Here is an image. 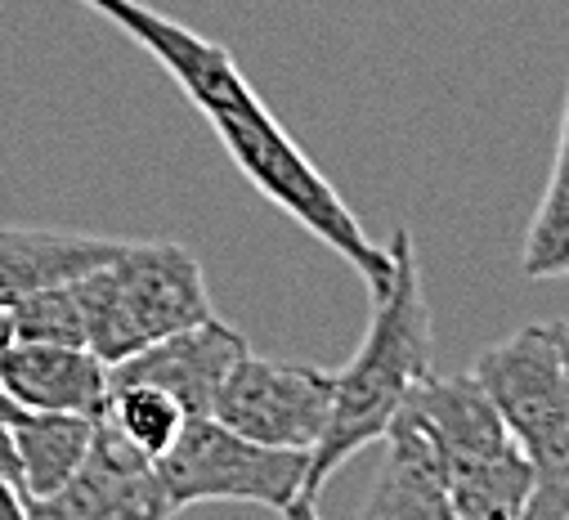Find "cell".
Segmentation results:
<instances>
[{"mask_svg": "<svg viewBox=\"0 0 569 520\" xmlns=\"http://www.w3.org/2000/svg\"><path fill=\"white\" fill-rule=\"evenodd\" d=\"M381 467L363 502L368 520H453L449 480L436 440L412 413H395L381 436Z\"/></svg>", "mask_w": 569, "mask_h": 520, "instance_id": "obj_11", "label": "cell"}, {"mask_svg": "<svg viewBox=\"0 0 569 520\" xmlns=\"http://www.w3.org/2000/svg\"><path fill=\"white\" fill-rule=\"evenodd\" d=\"M471 377L533 462L529 520L569 516V319L529 323L489 346Z\"/></svg>", "mask_w": 569, "mask_h": 520, "instance_id": "obj_3", "label": "cell"}, {"mask_svg": "<svg viewBox=\"0 0 569 520\" xmlns=\"http://www.w3.org/2000/svg\"><path fill=\"white\" fill-rule=\"evenodd\" d=\"M10 341H14V323H10V306H0V354L10 350Z\"/></svg>", "mask_w": 569, "mask_h": 520, "instance_id": "obj_19", "label": "cell"}, {"mask_svg": "<svg viewBox=\"0 0 569 520\" xmlns=\"http://www.w3.org/2000/svg\"><path fill=\"white\" fill-rule=\"evenodd\" d=\"M99 418L153 462L180 440V431L189 422V413L176 396H167V390H158V386H144V381L108 386V400H103Z\"/></svg>", "mask_w": 569, "mask_h": 520, "instance_id": "obj_14", "label": "cell"}, {"mask_svg": "<svg viewBox=\"0 0 569 520\" xmlns=\"http://www.w3.org/2000/svg\"><path fill=\"white\" fill-rule=\"evenodd\" d=\"M0 390L14 400V409L94 418L108 400V363L86 346L10 341V350L0 354Z\"/></svg>", "mask_w": 569, "mask_h": 520, "instance_id": "obj_10", "label": "cell"}, {"mask_svg": "<svg viewBox=\"0 0 569 520\" xmlns=\"http://www.w3.org/2000/svg\"><path fill=\"white\" fill-rule=\"evenodd\" d=\"M0 480H10V484L23 493V476H19V449H14L10 418H0Z\"/></svg>", "mask_w": 569, "mask_h": 520, "instance_id": "obj_17", "label": "cell"}, {"mask_svg": "<svg viewBox=\"0 0 569 520\" xmlns=\"http://www.w3.org/2000/svg\"><path fill=\"white\" fill-rule=\"evenodd\" d=\"M332 413V372L315 363H282L242 354L220 396L211 404V418L233 427L238 436L273 449H315Z\"/></svg>", "mask_w": 569, "mask_h": 520, "instance_id": "obj_6", "label": "cell"}, {"mask_svg": "<svg viewBox=\"0 0 569 520\" xmlns=\"http://www.w3.org/2000/svg\"><path fill=\"white\" fill-rule=\"evenodd\" d=\"M126 238L77 233V229H23L0 224V306H14L19 297L81 279L99 270L103 260L121 251Z\"/></svg>", "mask_w": 569, "mask_h": 520, "instance_id": "obj_12", "label": "cell"}, {"mask_svg": "<svg viewBox=\"0 0 569 520\" xmlns=\"http://www.w3.org/2000/svg\"><path fill=\"white\" fill-rule=\"evenodd\" d=\"M10 323H14V341L86 346V328H81V310H77L72 279L19 297V301L10 306Z\"/></svg>", "mask_w": 569, "mask_h": 520, "instance_id": "obj_15", "label": "cell"}, {"mask_svg": "<svg viewBox=\"0 0 569 520\" xmlns=\"http://www.w3.org/2000/svg\"><path fill=\"white\" fill-rule=\"evenodd\" d=\"M0 520H28V498L10 480H0Z\"/></svg>", "mask_w": 569, "mask_h": 520, "instance_id": "obj_18", "label": "cell"}, {"mask_svg": "<svg viewBox=\"0 0 569 520\" xmlns=\"http://www.w3.org/2000/svg\"><path fill=\"white\" fill-rule=\"evenodd\" d=\"M242 354H247L242 332H233L229 323H220L211 314L202 323L167 332V337L149 341L144 350H134L130 359L112 363L108 368V386H117V381L158 386V390H167V396H176L184 404L189 418H198V413H211L229 368Z\"/></svg>", "mask_w": 569, "mask_h": 520, "instance_id": "obj_9", "label": "cell"}, {"mask_svg": "<svg viewBox=\"0 0 569 520\" xmlns=\"http://www.w3.org/2000/svg\"><path fill=\"white\" fill-rule=\"evenodd\" d=\"M176 516L158 480V462L139 453L94 413V440L72 480L32 502L28 520H162Z\"/></svg>", "mask_w": 569, "mask_h": 520, "instance_id": "obj_7", "label": "cell"}, {"mask_svg": "<svg viewBox=\"0 0 569 520\" xmlns=\"http://www.w3.org/2000/svg\"><path fill=\"white\" fill-rule=\"evenodd\" d=\"M399 409L426 427L445 458L453 520H520L529 511L538 484L533 462L471 372H431L408 390Z\"/></svg>", "mask_w": 569, "mask_h": 520, "instance_id": "obj_4", "label": "cell"}, {"mask_svg": "<svg viewBox=\"0 0 569 520\" xmlns=\"http://www.w3.org/2000/svg\"><path fill=\"white\" fill-rule=\"evenodd\" d=\"M10 431H14V449H19L23 498L32 507V502L59 493L72 480V471L90 453L94 418H86V413H32V409H19L10 418Z\"/></svg>", "mask_w": 569, "mask_h": 520, "instance_id": "obj_13", "label": "cell"}, {"mask_svg": "<svg viewBox=\"0 0 569 520\" xmlns=\"http://www.w3.org/2000/svg\"><path fill=\"white\" fill-rule=\"evenodd\" d=\"M14 413H19V409H14V400L6 396V390H0V418H14Z\"/></svg>", "mask_w": 569, "mask_h": 520, "instance_id": "obj_20", "label": "cell"}, {"mask_svg": "<svg viewBox=\"0 0 569 520\" xmlns=\"http://www.w3.org/2000/svg\"><path fill=\"white\" fill-rule=\"evenodd\" d=\"M306 449L256 444L220 418L198 413L158 458V480L171 511H184L193 502H251L288 516L306 476Z\"/></svg>", "mask_w": 569, "mask_h": 520, "instance_id": "obj_5", "label": "cell"}, {"mask_svg": "<svg viewBox=\"0 0 569 520\" xmlns=\"http://www.w3.org/2000/svg\"><path fill=\"white\" fill-rule=\"evenodd\" d=\"M390 274L372 292L368 332L355 359L332 372V413L319 444L306 458L301 489L288 507L292 520H310L328 480L368 444H377L408 400V390L436 372V332H431V301H426L417 247L408 229H395L390 247Z\"/></svg>", "mask_w": 569, "mask_h": 520, "instance_id": "obj_2", "label": "cell"}, {"mask_svg": "<svg viewBox=\"0 0 569 520\" xmlns=\"http://www.w3.org/2000/svg\"><path fill=\"white\" fill-rule=\"evenodd\" d=\"M525 274L529 279H551V274H569V162L560 158L547 202L533 220L529 247H525Z\"/></svg>", "mask_w": 569, "mask_h": 520, "instance_id": "obj_16", "label": "cell"}, {"mask_svg": "<svg viewBox=\"0 0 569 520\" xmlns=\"http://www.w3.org/2000/svg\"><path fill=\"white\" fill-rule=\"evenodd\" d=\"M81 6L99 10L112 28H121L130 41L144 46L162 72L189 94V103L211 121L216 140L233 158V167L297 224H306L323 247H332L355 274H363L368 288L386 283L390 256L377 247L355 211L341 202V193L328 184V176L288 140V130L273 121V112L260 103L251 81L238 72L233 54L193 28L139 6V0H81Z\"/></svg>", "mask_w": 569, "mask_h": 520, "instance_id": "obj_1", "label": "cell"}, {"mask_svg": "<svg viewBox=\"0 0 569 520\" xmlns=\"http://www.w3.org/2000/svg\"><path fill=\"white\" fill-rule=\"evenodd\" d=\"M108 270L139 350L216 314L198 256L180 242H121Z\"/></svg>", "mask_w": 569, "mask_h": 520, "instance_id": "obj_8", "label": "cell"}]
</instances>
